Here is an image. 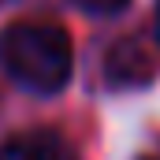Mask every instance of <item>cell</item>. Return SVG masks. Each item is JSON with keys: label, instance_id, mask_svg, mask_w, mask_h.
<instances>
[{"label": "cell", "instance_id": "4", "mask_svg": "<svg viewBox=\"0 0 160 160\" xmlns=\"http://www.w3.org/2000/svg\"><path fill=\"white\" fill-rule=\"evenodd\" d=\"M82 11H93V15H116V11H123L130 0H75Z\"/></svg>", "mask_w": 160, "mask_h": 160}, {"label": "cell", "instance_id": "2", "mask_svg": "<svg viewBox=\"0 0 160 160\" xmlns=\"http://www.w3.org/2000/svg\"><path fill=\"white\" fill-rule=\"evenodd\" d=\"M0 160H78V157L63 134L30 130V134H11L0 145Z\"/></svg>", "mask_w": 160, "mask_h": 160}, {"label": "cell", "instance_id": "5", "mask_svg": "<svg viewBox=\"0 0 160 160\" xmlns=\"http://www.w3.org/2000/svg\"><path fill=\"white\" fill-rule=\"evenodd\" d=\"M157 38H160V0H157Z\"/></svg>", "mask_w": 160, "mask_h": 160}, {"label": "cell", "instance_id": "1", "mask_svg": "<svg viewBox=\"0 0 160 160\" xmlns=\"http://www.w3.org/2000/svg\"><path fill=\"white\" fill-rule=\"evenodd\" d=\"M71 38L56 22H11L0 34V67L26 89L60 93L71 78Z\"/></svg>", "mask_w": 160, "mask_h": 160}, {"label": "cell", "instance_id": "3", "mask_svg": "<svg viewBox=\"0 0 160 160\" xmlns=\"http://www.w3.org/2000/svg\"><path fill=\"white\" fill-rule=\"evenodd\" d=\"M108 75H112V82H142V78L153 75L149 71V56L134 41H123V45L112 48V56H108Z\"/></svg>", "mask_w": 160, "mask_h": 160}]
</instances>
